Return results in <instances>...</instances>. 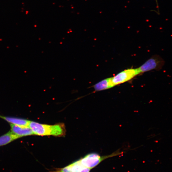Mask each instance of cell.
Listing matches in <instances>:
<instances>
[{"label":"cell","instance_id":"cell-6","mask_svg":"<svg viewBox=\"0 0 172 172\" xmlns=\"http://www.w3.org/2000/svg\"><path fill=\"white\" fill-rule=\"evenodd\" d=\"M114 87L111 81V77L102 80L92 86L95 92L107 90Z\"/></svg>","mask_w":172,"mask_h":172},{"label":"cell","instance_id":"cell-1","mask_svg":"<svg viewBox=\"0 0 172 172\" xmlns=\"http://www.w3.org/2000/svg\"><path fill=\"white\" fill-rule=\"evenodd\" d=\"M29 127L32 130L34 135L62 136L66 134L65 126L62 124L49 125L30 121Z\"/></svg>","mask_w":172,"mask_h":172},{"label":"cell","instance_id":"cell-7","mask_svg":"<svg viewBox=\"0 0 172 172\" xmlns=\"http://www.w3.org/2000/svg\"><path fill=\"white\" fill-rule=\"evenodd\" d=\"M1 118L8 122L10 124L22 126H29L30 121L23 119L15 117L2 116L0 115Z\"/></svg>","mask_w":172,"mask_h":172},{"label":"cell","instance_id":"cell-2","mask_svg":"<svg viewBox=\"0 0 172 172\" xmlns=\"http://www.w3.org/2000/svg\"><path fill=\"white\" fill-rule=\"evenodd\" d=\"M122 153L119 150L110 154V155L100 156L96 153H92L88 154L87 155L79 160L80 163L84 167L93 169L96 167L104 160L109 158L120 155Z\"/></svg>","mask_w":172,"mask_h":172},{"label":"cell","instance_id":"cell-4","mask_svg":"<svg viewBox=\"0 0 172 172\" xmlns=\"http://www.w3.org/2000/svg\"><path fill=\"white\" fill-rule=\"evenodd\" d=\"M139 74L138 68L126 69L111 77L112 83L114 87L128 82Z\"/></svg>","mask_w":172,"mask_h":172},{"label":"cell","instance_id":"cell-9","mask_svg":"<svg viewBox=\"0 0 172 172\" xmlns=\"http://www.w3.org/2000/svg\"><path fill=\"white\" fill-rule=\"evenodd\" d=\"M69 172H79L85 167L83 166L79 160L67 166Z\"/></svg>","mask_w":172,"mask_h":172},{"label":"cell","instance_id":"cell-8","mask_svg":"<svg viewBox=\"0 0 172 172\" xmlns=\"http://www.w3.org/2000/svg\"><path fill=\"white\" fill-rule=\"evenodd\" d=\"M17 139L15 135L9 131L6 134L0 136V147L8 145Z\"/></svg>","mask_w":172,"mask_h":172},{"label":"cell","instance_id":"cell-5","mask_svg":"<svg viewBox=\"0 0 172 172\" xmlns=\"http://www.w3.org/2000/svg\"><path fill=\"white\" fill-rule=\"evenodd\" d=\"M11 127L10 131L12 134L15 135L17 139L24 136L34 135L31 129L29 126H22L10 124Z\"/></svg>","mask_w":172,"mask_h":172},{"label":"cell","instance_id":"cell-3","mask_svg":"<svg viewBox=\"0 0 172 172\" xmlns=\"http://www.w3.org/2000/svg\"><path fill=\"white\" fill-rule=\"evenodd\" d=\"M165 64L164 60L158 55H153L138 68L140 74L156 70L159 71L162 70Z\"/></svg>","mask_w":172,"mask_h":172},{"label":"cell","instance_id":"cell-10","mask_svg":"<svg viewBox=\"0 0 172 172\" xmlns=\"http://www.w3.org/2000/svg\"><path fill=\"white\" fill-rule=\"evenodd\" d=\"M90 170L89 168L85 167L79 172H89Z\"/></svg>","mask_w":172,"mask_h":172}]
</instances>
